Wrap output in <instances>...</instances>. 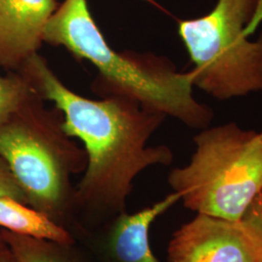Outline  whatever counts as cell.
Here are the masks:
<instances>
[{
	"instance_id": "1",
	"label": "cell",
	"mask_w": 262,
	"mask_h": 262,
	"mask_svg": "<svg viewBox=\"0 0 262 262\" xmlns=\"http://www.w3.org/2000/svg\"><path fill=\"white\" fill-rule=\"evenodd\" d=\"M19 71L41 98L62 113L66 133L84 145L86 167L76 186V217L107 224L125 212L141 172L173 161L167 146L147 145L166 116L124 95L99 99L80 95L63 84L38 53Z\"/></svg>"
},
{
	"instance_id": "2",
	"label": "cell",
	"mask_w": 262,
	"mask_h": 262,
	"mask_svg": "<svg viewBox=\"0 0 262 262\" xmlns=\"http://www.w3.org/2000/svg\"><path fill=\"white\" fill-rule=\"evenodd\" d=\"M43 41L66 48L97 69L93 91L120 94L190 128L209 127L215 114L193 96L191 72H180L165 56L113 49L96 25L86 0H64L48 20Z\"/></svg>"
},
{
	"instance_id": "3",
	"label": "cell",
	"mask_w": 262,
	"mask_h": 262,
	"mask_svg": "<svg viewBox=\"0 0 262 262\" xmlns=\"http://www.w3.org/2000/svg\"><path fill=\"white\" fill-rule=\"evenodd\" d=\"M0 156L28 205L66 228L72 225L76 187L71 179L84 173L86 155L66 133L63 115L56 106L48 108L34 91L19 111L0 125Z\"/></svg>"
},
{
	"instance_id": "4",
	"label": "cell",
	"mask_w": 262,
	"mask_h": 262,
	"mask_svg": "<svg viewBox=\"0 0 262 262\" xmlns=\"http://www.w3.org/2000/svg\"><path fill=\"white\" fill-rule=\"evenodd\" d=\"M193 141L189 163L169 173V186L197 214L242 221L262 190V132L227 122L202 129Z\"/></svg>"
},
{
	"instance_id": "5",
	"label": "cell",
	"mask_w": 262,
	"mask_h": 262,
	"mask_svg": "<svg viewBox=\"0 0 262 262\" xmlns=\"http://www.w3.org/2000/svg\"><path fill=\"white\" fill-rule=\"evenodd\" d=\"M259 0H217L208 14L178 21V34L193 64L192 83L225 101L262 93V33L248 28Z\"/></svg>"
},
{
	"instance_id": "6",
	"label": "cell",
	"mask_w": 262,
	"mask_h": 262,
	"mask_svg": "<svg viewBox=\"0 0 262 262\" xmlns=\"http://www.w3.org/2000/svg\"><path fill=\"white\" fill-rule=\"evenodd\" d=\"M168 262H258L242 222L197 214L174 232Z\"/></svg>"
},
{
	"instance_id": "7",
	"label": "cell",
	"mask_w": 262,
	"mask_h": 262,
	"mask_svg": "<svg viewBox=\"0 0 262 262\" xmlns=\"http://www.w3.org/2000/svg\"><path fill=\"white\" fill-rule=\"evenodd\" d=\"M56 0H0V66L19 70L37 54Z\"/></svg>"
},
{
	"instance_id": "8",
	"label": "cell",
	"mask_w": 262,
	"mask_h": 262,
	"mask_svg": "<svg viewBox=\"0 0 262 262\" xmlns=\"http://www.w3.org/2000/svg\"><path fill=\"white\" fill-rule=\"evenodd\" d=\"M179 201L180 195L173 191L151 206L133 214L124 212L105 224L98 243L104 261L159 262L150 249V226Z\"/></svg>"
},
{
	"instance_id": "9",
	"label": "cell",
	"mask_w": 262,
	"mask_h": 262,
	"mask_svg": "<svg viewBox=\"0 0 262 262\" xmlns=\"http://www.w3.org/2000/svg\"><path fill=\"white\" fill-rule=\"evenodd\" d=\"M0 229L56 243L75 244L71 230L19 200L0 198Z\"/></svg>"
},
{
	"instance_id": "10",
	"label": "cell",
	"mask_w": 262,
	"mask_h": 262,
	"mask_svg": "<svg viewBox=\"0 0 262 262\" xmlns=\"http://www.w3.org/2000/svg\"><path fill=\"white\" fill-rule=\"evenodd\" d=\"M19 262H84L75 244L56 243L0 229Z\"/></svg>"
},
{
	"instance_id": "11",
	"label": "cell",
	"mask_w": 262,
	"mask_h": 262,
	"mask_svg": "<svg viewBox=\"0 0 262 262\" xmlns=\"http://www.w3.org/2000/svg\"><path fill=\"white\" fill-rule=\"evenodd\" d=\"M34 93L27 79L19 75H0V125L8 122Z\"/></svg>"
},
{
	"instance_id": "12",
	"label": "cell",
	"mask_w": 262,
	"mask_h": 262,
	"mask_svg": "<svg viewBox=\"0 0 262 262\" xmlns=\"http://www.w3.org/2000/svg\"><path fill=\"white\" fill-rule=\"evenodd\" d=\"M241 222L253 240L257 260L262 262V190L248 208Z\"/></svg>"
},
{
	"instance_id": "13",
	"label": "cell",
	"mask_w": 262,
	"mask_h": 262,
	"mask_svg": "<svg viewBox=\"0 0 262 262\" xmlns=\"http://www.w3.org/2000/svg\"><path fill=\"white\" fill-rule=\"evenodd\" d=\"M2 197H9L28 204L26 195L7 162L0 156V198Z\"/></svg>"
},
{
	"instance_id": "14",
	"label": "cell",
	"mask_w": 262,
	"mask_h": 262,
	"mask_svg": "<svg viewBox=\"0 0 262 262\" xmlns=\"http://www.w3.org/2000/svg\"><path fill=\"white\" fill-rule=\"evenodd\" d=\"M0 262H19L0 231Z\"/></svg>"
},
{
	"instance_id": "15",
	"label": "cell",
	"mask_w": 262,
	"mask_h": 262,
	"mask_svg": "<svg viewBox=\"0 0 262 262\" xmlns=\"http://www.w3.org/2000/svg\"><path fill=\"white\" fill-rule=\"evenodd\" d=\"M262 20V0H259V3H258V7L256 9L255 12V15H254V18H253V21L251 23L250 27L248 28V33L249 35L251 33H253L254 31V29L257 28V26L260 24V21Z\"/></svg>"
}]
</instances>
